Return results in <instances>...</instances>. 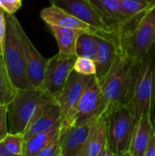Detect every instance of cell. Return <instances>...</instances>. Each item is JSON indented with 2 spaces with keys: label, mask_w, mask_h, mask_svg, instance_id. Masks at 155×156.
Wrapping results in <instances>:
<instances>
[{
  "label": "cell",
  "mask_w": 155,
  "mask_h": 156,
  "mask_svg": "<svg viewBox=\"0 0 155 156\" xmlns=\"http://www.w3.org/2000/svg\"><path fill=\"white\" fill-rule=\"evenodd\" d=\"M122 53L135 62L143 60L155 48V3L117 31Z\"/></svg>",
  "instance_id": "6da1fadb"
},
{
  "label": "cell",
  "mask_w": 155,
  "mask_h": 156,
  "mask_svg": "<svg viewBox=\"0 0 155 156\" xmlns=\"http://www.w3.org/2000/svg\"><path fill=\"white\" fill-rule=\"evenodd\" d=\"M138 63L121 53L110 72L100 81L105 99V111L102 117H107L120 105L129 104Z\"/></svg>",
  "instance_id": "7a4b0ae2"
},
{
  "label": "cell",
  "mask_w": 155,
  "mask_h": 156,
  "mask_svg": "<svg viewBox=\"0 0 155 156\" xmlns=\"http://www.w3.org/2000/svg\"><path fill=\"white\" fill-rule=\"evenodd\" d=\"M54 100L40 89L17 90L7 110L9 133L24 134L36 115Z\"/></svg>",
  "instance_id": "3957f363"
},
{
  "label": "cell",
  "mask_w": 155,
  "mask_h": 156,
  "mask_svg": "<svg viewBox=\"0 0 155 156\" xmlns=\"http://www.w3.org/2000/svg\"><path fill=\"white\" fill-rule=\"evenodd\" d=\"M18 20L6 14V34L3 48V61L8 76L16 90L32 89L26 71L23 41L18 30Z\"/></svg>",
  "instance_id": "277c9868"
},
{
  "label": "cell",
  "mask_w": 155,
  "mask_h": 156,
  "mask_svg": "<svg viewBox=\"0 0 155 156\" xmlns=\"http://www.w3.org/2000/svg\"><path fill=\"white\" fill-rule=\"evenodd\" d=\"M155 99V48L138 63L129 106L136 122L145 113H152Z\"/></svg>",
  "instance_id": "5b68a950"
},
{
  "label": "cell",
  "mask_w": 155,
  "mask_h": 156,
  "mask_svg": "<svg viewBox=\"0 0 155 156\" xmlns=\"http://www.w3.org/2000/svg\"><path fill=\"white\" fill-rule=\"evenodd\" d=\"M108 142L115 154L128 152L132 135L136 124L133 112L129 105H120L106 117Z\"/></svg>",
  "instance_id": "8992f818"
},
{
  "label": "cell",
  "mask_w": 155,
  "mask_h": 156,
  "mask_svg": "<svg viewBox=\"0 0 155 156\" xmlns=\"http://www.w3.org/2000/svg\"><path fill=\"white\" fill-rule=\"evenodd\" d=\"M105 111V99L100 83L96 77L92 76L87 89L76 105L68 122L65 130L70 126H79L95 117H102Z\"/></svg>",
  "instance_id": "52a82bcc"
},
{
  "label": "cell",
  "mask_w": 155,
  "mask_h": 156,
  "mask_svg": "<svg viewBox=\"0 0 155 156\" xmlns=\"http://www.w3.org/2000/svg\"><path fill=\"white\" fill-rule=\"evenodd\" d=\"M51 5L67 11L97 31L117 33L116 27L90 0H50Z\"/></svg>",
  "instance_id": "ba28073f"
},
{
  "label": "cell",
  "mask_w": 155,
  "mask_h": 156,
  "mask_svg": "<svg viewBox=\"0 0 155 156\" xmlns=\"http://www.w3.org/2000/svg\"><path fill=\"white\" fill-rule=\"evenodd\" d=\"M77 58H61L57 53L48 58L44 82L40 90L57 99L73 71Z\"/></svg>",
  "instance_id": "9c48e42d"
},
{
  "label": "cell",
  "mask_w": 155,
  "mask_h": 156,
  "mask_svg": "<svg viewBox=\"0 0 155 156\" xmlns=\"http://www.w3.org/2000/svg\"><path fill=\"white\" fill-rule=\"evenodd\" d=\"M91 77L92 76L79 74L73 70L69 77L62 91L56 99L62 112L61 129H64L67 126L71 113L87 89Z\"/></svg>",
  "instance_id": "30bf717a"
},
{
  "label": "cell",
  "mask_w": 155,
  "mask_h": 156,
  "mask_svg": "<svg viewBox=\"0 0 155 156\" xmlns=\"http://www.w3.org/2000/svg\"><path fill=\"white\" fill-rule=\"evenodd\" d=\"M94 36L98 44L95 58L97 69L96 77L100 81L110 72L122 51L119 46L117 33L97 31L94 33Z\"/></svg>",
  "instance_id": "8fae6325"
},
{
  "label": "cell",
  "mask_w": 155,
  "mask_h": 156,
  "mask_svg": "<svg viewBox=\"0 0 155 156\" xmlns=\"http://www.w3.org/2000/svg\"><path fill=\"white\" fill-rule=\"evenodd\" d=\"M18 30L23 41L29 84L32 89H40L44 82L48 58H45L39 53V51L36 48L34 44L27 37L19 22Z\"/></svg>",
  "instance_id": "7c38bea8"
},
{
  "label": "cell",
  "mask_w": 155,
  "mask_h": 156,
  "mask_svg": "<svg viewBox=\"0 0 155 156\" xmlns=\"http://www.w3.org/2000/svg\"><path fill=\"white\" fill-rule=\"evenodd\" d=\"M100 118L95 117L82 125L70 126L60 132L59 143L63 156H79Z\"/></svg>",
  "instance_id": "4fadbf2b"
},
{
  "label": "cell",
  "mask_w": 155,
  "mask_h": 156,
  "mask_svg": "<svg viewBox=\"0 0 155 156\" xmlns=\"http://www.w3.org/2000/svg\"><path fill=\"white\" fill-rule=\"evenodd\" d=\"M58 123H62V112L58 101L54 100L36 115L23 134L24 143L35 134L48 131Z\"/></svg>",
  "instance_id": "5bb4252c"
},
{
  "label": "cell",
  "mask_w": 155,
  "mask_h": 156,
  "mask_svg": "<svg viewBox=\"0 0 155 156\" xmlns=\"http://www.w3.org/2000/svg\"><path fill=\"white\" fill-rule=\"evenodd\" d=\"M40 17L47 24V26L69 27L90 33L97 32V30L92 28L90 26L80 21L74 16L70 15L67 11L58 7L55 5H51L50 6L42 9L40 12Z\"/></svg>",
  "instance_id": "9a60e30c"
},
{
  "label": "cell",
  "mask_w": 155,
  "mask_h": 156,
  "mask_svg": "<svg viewBox=\"0 0 155 156\" xmlns=\"http://www.w3.org/2000/svg\"><path fill=\"white\" fill-rule=\"evenodd\" d=\"M154 132L152 122V113L143 114L141 119L136 122L129 150L131 156H143L149 144L153 133Z\"/></svg>",
  "instance_id": "2e32d148"
},
{
  "label": "cell",
  "mask_w": 155,
  "mask_h": 156,
  "mask_svg": "<svg viewBox=\"0 0 155 156\" xmlns=\"http://www.w3.org/2000/svg\"><path fill=\"white\" fill-rule=\"evenodd\" d=\"M51 34L55 37L58 52V55L61 58H71L77 57L76 55V44L79 37L87 31L69 28V27H61L57 26H48Z\"/></svg>",
  "instance_id": "e0dca14e"
},
{
  "label": "cell",
  "mask_w": 155,
  "mask_h": 156,
  "mask_svg": "<svg viewBox=\"0 0 155 156\" xmlns=\"http://www.w3.org/2000/svg\"><path fill=\"white\" fill-rule=\"evenodd\" d=\"M108 144V128L106 117H100L87 139L79 156H98Z\"/></svg>",
  "instance_id": "ac0fdd59"
},
{
  "label": "cell",
  "mask_w": 155,
  "mask_h": 156,
  "mask_svg": "<svg viewBox=\"0 0 155 156\" xmlns=\"http://www.w3.org/2000/svg\"><path fill=\"white\" fill-rule=\"evenodd\" d=\"M60 132L61 123H58L48 131L35 134L24 143L22 156H35L54 139L59 136Z\"/></svg>",
  "instance_id": "d6986e66"
},
{
  "label": "cell",
  "mask_w": 155,
  "mask_h": 156,
  "mask_svg": "<svg viewBox=\"0 0 155 156\" xmlns=\"http://www.w3.org/2000/svg\"><path fill=\"white\" fill-rule=\"evenodd\" d=\"M90 1L119 30V28L122 25V17L121 12L122 0H90Z\"/></svg>",
  "instance_id": "ffe728a7"
},
{
  "label": "cell",
  "mask_w": 155,
  "mask_h": 156,
  "mask_svg": "<svg viewBox=\"0 0 155 156\" xmlns=\"http://www.w3.org/2000/svg\"><path fill=\"white\" fill-rule=\"evenodd\" d=\"M153 3L155 2H152L151 0H122V27L143 13L150 6H152Z\"/></svg>",
  "instance_id": "44dd1931"
},
{
  "label": "cell",
  "mask_w": 155,
  "mask_h": 156,
  "mask_svg": "<svg viewBox=\"0 0 155 156\" xmlns=\"http://www.w3.org/2000/svg\"><path fill=\"white\" fill-rule=\"evenodd\" d=\"M17 90L13 85L5 69L3 58H0V106L9 105Z\"/></svg>",
  "instance_id": "7402d4cb"
},
{
  "label": "cell",
  "mask_w": 155,
  "mask_h": 156,
  "mask_svg": "<svg viewBox=\"0 0 155 156\" xmlns=\"http://www.w3.org/2000/svg\"><path fill=\"white\" fill-rule=\"evenodd\" d=\"M98 44L94 33L83 32L78 38L76 44L77 57H86L95 60Z\"/></svg>",
  "instance_id": "603a6c76"
},
{
  "label": "cell",
  "mask_w": 155,
  "mask_h": 156,
  "mask_svg": "<svg viewBox=\"0 0 155 156\" xmlns=\"http://www.w3.org/2000/svg\"><path fill=\"white\" fill-rule=\"evenodd\" d=\"M2 142L5 144L9 152L15 156H22L24 147V138L23 134H14L8 133Z\"/></svg>",
  "instance_id": "cb8c5ba5"
},
{
  "label": "cell",
  "mask_w": 155,
  "mask_h": 156,
  "mask_svg": "<svg viewBox=\"0 0 155 156\" xmlns=\"http://www.w3.org/2000/svg\"><path fill=\"white\" fill-rule=\"evenodd\" d=\"M73 70L82 75L94 76L97 72L95 60L86 57H78L75 61Z\"/></svg>",
  "instance_id": "d4e9b609"
},
{
  "label": "cell",
  "mask_w": 155,
  "mask_h": 156,
  "mask_svg": "<svg viewBox=\"0 0 155 156\" xmlns=\"http://www.w3.org/2000/svg\"><path fill=\"white\" fill-rule=\"evenodd\" d=\"M35 156H63L59 143V136L54 139L50 144H48Z\"/></svg>",
  "instance_id": "484cf974"
},
{
  "label": "cell",
  "mask_w": 155,
  "mask_h": 156,
  "mask_svg": "<svg viewBox=\"0 0 155 156\" xmlns=\"http://www.w3.org/2000/svg\"><path fill=\"white\" fill-rule=\"evenodd\" d=\"M23 0H0V7L8 15H14L21 6Z\"/></svg>",
  "instance_id": "4316f807"
},
{
  "label": "cell",
  "mask_w": 155,
  "mask_h": 156,
  "mask_svg": "<svg viewBox=\"0 0 155 156\" xmlns=\"http://www.w3.org/2000/svg\"><path fill=\"white\" fill-rule=\"evenodd\" d=\"M7 110L8 105L0 106V142L9 133L7 127Z\"/></svg>",
  "instance_id": "83f0119b"
},
{
  "label": "cell",
  "mask_w": 155,
  "mask_h": 156,
  "mask_svg": "<svg viewBox=\"0 0 155 156\" xmlns=\"http://www.w3.org/2000/svg\"><path fill=\"white\" fill-rule=\"evenodd\" d=\"M6 34V14L0 7V58H3V48Z\"/></svg>",
  "instance_id": "f1b7e54d"
},
{
  "label": "cell",
  "mask_w": 155,
  "mask_h": 156,
  "mask_svg": "<svg viewBox=\"0 0 155 156\" xmlns=\"http://www.w3.org/2000/svg\"><path fill=\"white\" fill-rule=\"evenodd\" d=\"M143 156H155V131L152 134L149 144L145 150Z\"/></svg>",
  "instance_id": "f546056e"
},
{
  "label": "cell",
  "mask_w": 155,
  "mask_h": 156,
  "mask_svg": "<svg viewBox=\"0 0 155 156\" xmlns=\"http://www.w3.org/2000/svg\"><path fill=\"white\" fill-rule=\"evenodd\" d=\"M98 156H115V153L112 151V149L111 148L109 142L106 144V146L104 147V149L102 150V152L99 154Z\"/></svg>",
  "instance_id": "4dcf8cb0"
},
{
  "label": "cell",
  "mask_w": 155,
  "mask_h": 156,
  "mask_svg": "<svg viewBox=\"0 0 155 156\" xmlns=\"http://www.w3.org/2000/svg\"><path fill=\"white\" fill-rule=\"evenodd\" d=\"M0 155H3V156H15L13 155L10 152H9V150L6 148V146L5 145V144L1 141L0 142Z\"/></svg>",
  "instance_id": "1f68e13d"
},
{
  "label": "cell",
  "mask_w": 155,
  "mask_h": 156,
  "mask_svg": "<svg viewBox=\"0 0 155 156\" xmlns=\"http://www.w3.org/2000/svg\"><path fill=\"white\" fill-rule=\"evenodd\" d=\"M115 156H131L129 152H123V153H118L115 154Z\"/></svg>",
  "instance_id": "d6a6232c"
},
{
  "label": "cell",
  "mask_w": 155,
  "mask_h": 156,
  "mask_svg": "<svg viewBox=\"0 0 155 156\" xmlns=\"http://www.w3.org/2000/svg\"><path fill=\"white\" fill-rule=\"evenodd\" d=\"M151 1H152V2H155V0H151Z\"/></svg>",
  "instance_id": "836d02e7"
},
{
  "label": "cell",
  "mask_w": 155,
  "mask_h": 156,
  "mask_svg": "<svg viewBox=\"0 0 155 156\" xmlns=\"http://www.w3.org/2000/svg\"><path fill=\"white\" fill-rule=\"evenodd\" d=\"M0 156H3V155H0Z\"/></svg>",
  "instance_id": "e575fe53"
}]
</instances>
